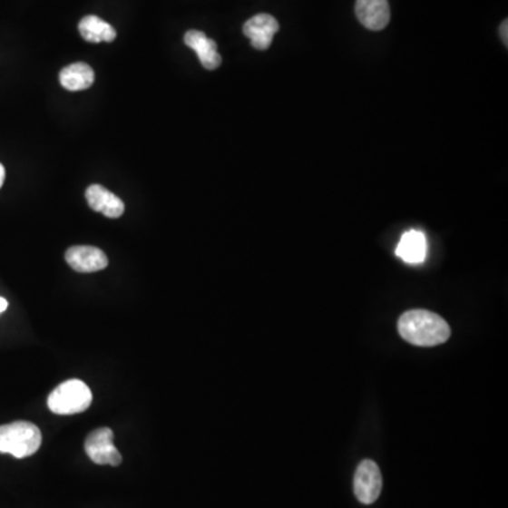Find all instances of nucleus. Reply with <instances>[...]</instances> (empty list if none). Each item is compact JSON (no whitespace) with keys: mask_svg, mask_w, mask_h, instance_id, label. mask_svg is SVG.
<instances>
[{"mask_svg":"<svg viewBox=\"0 0 508 508\" xmlns=\"http://www.w3.org/2000/svg\"><path fill=\"white\" fill-rule=\"evenodd\" d=\"M398 332L406 342L423 347H436L451 337L448 322L426 309H413L401 315Z\"/></svg>","mask_w":508,"mask_h":508,"instance_id":"1","label":"nucleus"},{"mask_svg":"<svg viewBox=\"0 0 508 508\" xmlns=\"http://www.w3.org/2000/svg\"><path fill=\"white\" fill-rule=\"evenodd\" d=\"M42 441V431L27 421L0 426V454H9L17 459L29 457L40 449Z\"/></svg>","mask_w":508,"mask_h":508,"instance_id":"2","label":"nucleus"},{"mask_svg":"<svg viewBox=\"0 0 508 508\" xmlns=\"http://www.w3.org/2000/svg\"><path fill=\"white\" fill-rule=\"evenodd\" d=\"M48 408L58 415H73L88 410L93 404V393L83 381H64L48 396Z\"/></svg>","mask_w":508,"mask_h":508,"instance_id":"3","label":"nucleus"},{"mask_svg":"<svg viewBox=\"0 0 508 508\" xmlns=\"http://www.w3.org/2000/svg\"><path fill=\"white\" fill-rule=\"evenodd\" d=\"M113 439L111 428H99L91 432L85 441V452L89 459L96 464L119 466L122 464V454L114 446Z\"/></svg>","mask_w":508,"mask_h":508,"instance_id":"4","label":"nucleus"},{"mask_svg":"<svg viewBox=\"0 0 508 508\" xmlns=\"http://www.w3.org/2000/svg\"><path fill=\"white\" fill-rule=\"evenodd\" d=\"M383 489V477L377 464L373 461H363L357 466L353 480V490L356 499L362 504H373L380 497Z\"/></svg>","mask_w":508,"mask_h":508,"instance_id":"5","label":"nucleus"},{"mask_svg":"<svg viewBox=\"0 0 508 508\" xmlns=\"http://www.w3.org/2000/svg\"><path fill=\"white\" fill-rule=\"evenodd\" d=\"M68 266L78 273H95L108 267V256L93 246H73L65 253Z\"/></svg>","mask_w":508,"mask_h":508,"instance_id":"6","label":"nucleus"},{"mask_svg":"<svg viewBox=\"0 0 508 508\" xmlns=\"http://www.w3.org/2000/svg\"><path fill=\"white\" fill-rule=\"evenodd\" d=\"M279 30L278 22L271 15L260 13L249 19L243 25V33L250 38L251 45L256 50L264 51L270 48L274 35Z\"/></svg>","mask_w":508,"mask_h":508,"instance_id":"7","label":"nucleus"},{"mask_svg":"<svg viewBox=\"0 0 508 508\" xmlns=\"http://www.w3.org/2000/svg\"><path fill=\"white\" fill-rule=\"evenodd\" d=\"M355 10L359 22L372 32H380L390 23L391 12L387 0H357Z\"/></svg>","mask_w":508,"mask_h":508,"instance_id":"8","label":"nucleus"},{"mask_svg":"<svg viewBox=\"0 0 508 508\" xmlns=\"http://www.w3.org/2000/svg\"><path fill=\"white\" fill-rule=\"evenodd\" d=\"M184 42L188 47L197 53L205 70L213 71L220 67L222 57L218 53V45L205 33L200 32V30H190L185 33Z\"/></svg>","mask_w":508,"mask_h":508,"instance_id":"9","label":"nucleus"},{"mask_svg":"<svg viewBox=\"0 0 508 508\" xmlns=\"http://www.w3.org/2000/svg\"><path fill=\"white\" fill-rule=\"evenodd\" d=\"M86 200L89 207L95 212L105 215L106 218L118 220L123 215L124 203L118 195L112 194L111 190H106L102 185H91L85 192Z\"/></svg>","mask_w":508,"mask_h":508,"instance_id":"10","label":"nucleus"},{"mask_svg":"<svg viewBox=\"0 0 508 508\" xmlns=\"http://www.w3.org/2000/svg\"><path fill=\"white\" fill-rule=\"evenodd\" d=\"M426 250L428 246L425 235L419 230H408L398 243L397 256L405 263L418 264L425 260Z\"/></svg>","mask_w":508,"mask_h":508,"instance_id":"11","label":"nucleus"},{"mask_svg":"<svg viewBox=\"0 0 508 508\" xmlns=\"http://www.w3.org/2000/svg\"><path fill=\"white\" fill-rule=\"evenodd\" d=\"M60 83L67 91H85L95 83V73L85 63L71 64L60 73Z\"/></svg>","mask_w":508,"mask_h":508,"instance_id":"12","label":"nucleus"},{"mask_svg":"<svg viewBox=\"0 0 508 508\" xmlns=\"http://www.w3.org/2000/svg\"><path fill=\"white\" fill-rule=\"evenodd\" d=\"M81 37L88 43H112L118 33L105 20L98 16H85L78 25Z\"/></svg>","mask_w":508,"mask_h":508,"instance_id":"13","label":"nucleus"},{"mask_svg":"<svg viewBox=\"0 0 508 508\" xmlns=\"http://www.w3.org/2000/svg\"><path fill=\"white\" fill-rule=\"evenodd\" d=\"M507 20L503 22L502 27H500V35H502V40L504 42V44L507 45L508 43V35H507Z\"/></svg>","mask_w":508,"mask_h":508,"instance_id":"14","label":"nucleus"},{"mask_svg":"<svg viewBox=\"0 0 508 508\" xmlns=\"http://www.w3.org/2000/svg\"><path fill=\"white\" fill-rule=\"evenodd\" d=\"M7 309V301L4 297H0V314H4Z\"/></svg>","mask_w":508,"mask_h":508,"instance_id":"15","label":"nucleus"},{"mask_svg":"<svg viewBox=\"0 0 508 508\" xmlns=\"http://www.w3.org/2000/svg\"><path fill=\"white\" fill-rule=\"evenodd\" d=\"M5 177H6V171H5L4 165L0 164V188L4 185Z\"/></svg>","mask_w":508,"mask_h":508,"instance_id":"16","label":"nucleus"}]
</instances>
